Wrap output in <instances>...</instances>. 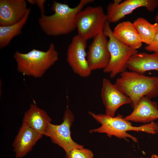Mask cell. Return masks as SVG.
<instances>
[{
	"instance_id": "obj_1",
	"label": "cell",
	"mask_w": 158,
	"mask_h": 158,
	"mask_svg": "<svg viewBox=\"0 0 158 158\" xmlns=\"http://www.w3.org/2000/svg\"><path fill=\"white\" fill-rule=\"evenodd\" d=\"M93 0H81L75 7L53 1L51 9L54 13L50 16L41 14L39 25L47 35L56 36L69 34L76 29V17L77 13Z\"/></svg>"
},
{
	"instance_id": "obj_2",
	"label": "cell",
	"mask_w": 158,
	"mask_h": 158,
	"mask_svg": "<svg viewBox=\"0 0 158 158\" xmlns=\"http://www.w3.org/2000/svg\"><path fill=\"white\" fill-rule=\"evenodd\" d=\"M88 113L101 124L99 127L90 130L89 132L91 133H104L109 137L114 136L126 140L129 138L134 142H137L138 139L128 133V131H141L152 134L158 133V123L154 121L135 126H132L130 121L126 120L123 115L119 114L112 117L105 114H95L91 111H89Z\"/></svg>"
},
{
	"instance_id": "obj_3",
	"label": "cell",
	"mask_w": 158,
	"mask_h": 158,
	"mask_svg": "<svg viewBox=\"0 0 158 158\" xmlns=\"http://www.w3.org/2000/svg\"><path fill=\"white\" fill-rule=\"evenodd\" d=\"M114 84L131 100L133 108L143 97L150 99L158 95V77L126 71L121 73Z\"/></svg>"
},
{
	"instance_id": "obj_4",
	"label": "cell",
	"mask_w": 158,
	"mask_h": 158,
	"mask_svg": "<svg viewBox=\"0 0 158 158\" xmlns=\"http://www.w3.org/2000/svg\"><path fill=\"white\" fill-rule=\"evenodd\" d=\"M14 57L18 72L24 75L38 78L42 77L58 60L59 54L52 43L46 51L35 49L26 53L16 51Z\"/></svg>"
},
{
	"instance_id": "obj_5",
	"label": "cell",
	"mask_w": 158,
	"mask_h": 158,
	"mask_svg": "<svg viewBox=\"0 0 158 158\" xmlns=\"http://www.w3.org/2000/svg\"><path fill=\"white\" fill-rule=\"evenodd\" d=\"M103 31L104 35L109 38L108 45L110 54L109 61L103 72L109 73L110 78L112 79L118 74L126 71L128 60L138 52L137 50L123 44L115 37L110 23L108 21L105 23Z\"/></svg>"
},
{
	"instance_id": "obj_6",
	"label": "cell",
	"mask_w": 158,
	"mask_h": 158,
	"mask_svg": "<svg viewBox=\"0 0 158 158\" xmlns=\"http://www.w3.org/2000/svg\"><path fill=\"white\" fill-rule=\"evenodd\" d=\"M107 21L106 14L102 6H88L76 15L78 35L87 41L94 38L103 30Z\"/></svg>"
},
{
	"instance_id": "obj_7",
	"label": "cell",
	"mask_w": 158,
	"mask_h": 158,
	"mask_svg": "<svg viewBox=\"0 0 158 158\" xmlns=\"http://www.w3.org/2000/svg\"><path fill=\"white\" fill-rule=\"evenodd\" d=\"M75 117L68 106L65 110L63 122L59 125L49 123L44 135L49 137L52 142L63 148L67 155L73 149L84 147V146L75 142L71 135V128Z\"/></svg>"
},
{
	"instance_id": "obj_8",
	"label": "cell",
	"mask_w": 158,
	"mask_h": 158,
	"mask_svg": "<svg viewBox=\"0 0 158 158\" xmlns=\"http://www.w3.org/2000/svg\"><path fill=\"white\" fill-rule=\"evenodd\" d=\"M87 41L76 35L73 37L67 50L68 63L75 73L83 78L88 77L92 71L86 58Z\"/></svg>"
},
{
	"instance_id": "obj_9",
	"label": "cell",
	"mask_w": 158,
	"mask_h": 158,
	"mask_svg": "<svg viewBox=\"0 0 158 158\" xmlns=\"http://www.w3.org/2000/svg\"><path fill=\"white\" fill-rule=\"evenodd\" d=\"M158 6L157 0H114L107 6V21L116 23L139 7H145L148 11L153 12Z\"/></svg>"
},
{
	"instance_id": "obj_10",
	"label": "cell",
	"mask_w": 158,
	"mask_h": 158,
	"mask_svg": "<svg viewBox=\"0 0 158 158\" xmlns=\"http://www.w3.org/2000/svg\"><path fill=\"white\" fill-rule=\"evenodd\" d=\"M103 30L94 38L87 53V60L92 71L104 69L108 64L110 54L108 41Z\"/></svg>"
},
{
	"instance_id": "obj_11",
	"label": "cell",
	"mask_w": 158,
	"mask_h": 158,
	"mask_svg": "<svg viewBox=\"0 0 158 158\" xmlns=\"http://www.w3.org/2000/svg\"><path fill=\"white\" fill-rule=\"evenodd\" d=\"M101 97L106 108L105 114L111 117L115 116L116 111L121 106L131 103L128 96L107 78L102 80Z\"/></svg>"
},
{
	"instance_id": "obj_12",
	"label": "cell",
	"mask_w": 158,
	"mask_h": 158,
	"mask_svg": "<svg viewBox=\"0 0 158 158\" xmlns=\"http://www.w3.org/2000/svg\"><path fill=\"white\" fill-rule=\"evenodd\" d=\"M28 9L24 0H0V26L18 22L25 17Z\"/></svg>"
},
{
	"instance_id": "obj_13",
	"label": "cell",
	"mask_w": 158,
	"mask_h": 158,
	"mask_svg": "<svg viewBox=\"0 0 158 158\" xmlns=\"http://www.w3.org/2000/svg\"><path fill=\"white\" fill-rule=\"evenodd\" d=\"M43 135L23 123L13 144L16 158L25 157Z\"/></svg>"
},
{
	"instance_id": "obj_14",
	"label": "cell",
	"mask_w": 158,
	"mask_h": 158,
	"mask_svg": "<svg viewBox=\"0 0 158 158\" xmlns=\"http://www.w3.org/2000/svg\"><path fill=\"white\" fill-rule=\"evenodd\" d=\"M129 115L124 117L130 121L146 123L158 119L157 103L146 97H142Z\"/></svg>"
},
{
	"instance_id": "obj_15",
	"label": "cell",
	"mask_w": 158,
	"mask_h": 158,
	"mask_svg": "<svg viewBox=\"0 0 158 158\" xmlns=\"http://www.w3.org/2000/svg\"><path fill=\"white\" fill-rule=\"evenodd\" d=\"M115 37L123 44L137 50L142 42L133 23L129 21L118 24L113 31Z\"/></svg>"
},
{
	"instance_id": "obj_16",
	"label": "cell",
	"mask_w": 158,
	"mask_h": 158,
	"mask_svg": "<svg viewBox=\"0 0 158 158\" xmlns=\"http://www.w3.org/2000/svg\"><path fill=\"white\" fill-rule=\"evenodd\" d=\"M126 67L131 71L141 74L150 71H158V52H138L130 58Z\"/></svg>"
},
{
	"instance_id": "obj_17",
	"label": "cell",
	"mask_w": 158,
	"mask_h": 158,
	"mask_svg": "<svg viewBox=\"0 0 158 158\" xmlns=\"http://www.w3.org/2000/svg\"><path fill=\"white\" fill-rule=\"evenodd\" d=\"M51 119L44 110L32 103L25 113L23 121L38 133L44 135Z\"/></svg>"
},
{
	"instance_id": "obj_18",
	"label": "cell",
	"mask_w": 158,
	"mask_h": 158,
	"mask_svg": "<svg viewBox=\"0 0 158 158\" xmlns=\"http://www.w3.org/2000/svg\"><path fill=\"white\" fill-rule=\"evenodd\" d=\"M142 43L147 45L151 44L158 33V23L152 24L142 17H139L133 23Z\"/></svg>"
},
{
	"instance_id": "obj_19",
	"label": "cell",
	"mask_w": 158,
	"mask_h": 158,
	"mask_svg": "<svg viewBox=\"0 0 158 158\" xmlns=\"http://www.w3.org/2000/svg\"><path fill=\"white\" fill-rule=\"evenodd\" d=\"M30 10V8H28L25 17L18 22L10 25L0 26L1 49L8 46L13 38L21 34L22 29L28 19Z\"/></svg>"
},
{
	"instance_id": "obj_20",
	"label": "cell",
	"mask_w": 158,
	"mask_h": 158,
	"mask_svg": "<svg viewBox=\"0 0 158 158\" xmlns=\"http://www.w3.org/2000/svg\"><path fill=\"white\" fill-rule=\"evenodd\" d=\"M66 157L67 158H94V154L89 149L76 148L71 151Z\"/></svg>"
},
{
	"instance_id": "obj_21",
	"label": "cell",
	"mask_w": 158,
	"mask_h": 158,
	"mask_svg": "<svg viewBox=\"0 0 158 158\" xmlns=\"http://www.w3.org/2000/svg\"><path fill=\"white\" fill-rule=\"evenodd\" d=\"M155 20L156 22L158 23V12L156 16ZM145 49L150 52H158V33L152 42L145 46Z\"/></svg>"
},
{
	"instance_id": "obj_22",
	"label": "cell",
	"mask_w": 158,
	"mask_h": 158,
	"mask_svg": "<svg viewBox=\"0 0 158 158\" xmlns=\"http://www.w3.org/2000/svg\"><path fill=\"white\" fill-rule=\"evenodd\" d=\"M46 1L45 0H36V4L39 7L41 12V14H44L45 10L44 4Z\"/></svg>"
},
{
	"instance_id": "obj_23",
	"label": "cell",
	"mask_w": 158,
	"mask_h": 158,
	"mask_svg": "<svg viewBox=\"0 0 158 158\" xmlns=\"http://www.w3.org/2000/svg\"><path fill=\"white\" fill-rule=\"evenodd\" d=\"M27 1L29 4L32 5L36 4V0H27Z\"/></svg>"
},
{
	"instance_id": "obj_24",
	"label": "cell",
	"mask_w": 158,
	"mask_h": 158,
	"mask_svg": "<svg viewBox=\"0 0 158 158\" xmlns=\"http://www.w3.org/2000/svg\"><path fill=\"white\" fill-rule=\"evenodd\" d=\"M150 158H158V155L153 154L152 155Z\"/></svg>"
},
{
	"instance_id": "obj_25",
	"label": "cell",
	"mask_w": 158,
	"mask_h": 158,
	"mask_svg": "<svg viewBox=\"0 0 158 158\" xmlns=\"http://www.w3.org/2000/svg\"><path fill=\"white\" fill-rule=\"evenodd\" d=\"M135 158V157H132V158ZM144 158L143 157H139V158Z\"/></svg>"
},
{
	"instance_id": "obj_26",
	"label": "cell",
	"mask_w": 158,
	"mask_h": 158,
	"mask_svg": "<svg viewBox=\"0 0 158 158\" xmlns=\"http://www.w3.org/2000/svg\"><path fill=\"white\" fill-rule=\"evenodd\" d=\"M157 89H158V84Z\"/></svg>"
}]
</instances>
